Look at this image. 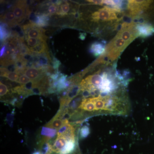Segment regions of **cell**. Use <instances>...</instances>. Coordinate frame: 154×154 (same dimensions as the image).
<instances>
[{"instance_id": "cell-1", "label": "cell", "mask_w": 154, "mask_h": 154, "mask_svg": "<svg viewBox=\"0 0 154 154\" xmlns=\"http://www.w3.org/2000/svg\"><path fill=\"white\" fill-rule=\"evenodd\" d=\"M119 9L106 6L91 14L89 17L91 22L99 24H108L119 20V16L121 13Z\"/></svg>"}, {"instance_id": "cell-2", "label": "cell", "mask_w": 154, "mask_h": 154, "mask_svg": "<svg viewBox=\"0 0 154 154\" xmlns=\"http://www.w3.org/2000/svg\"><path fill=\"white\" fill-rule=\"evenodd\" d=\"M12 11L16 17L18 25L24 21L27 17H29L31 12L25 1H19L13 7Z\"/></svg>"}, {"instance_id": "cell-3", "label": "cell", "mask_w": 154, "mask_h": 154, "mask_svg": "<svg viewBox=\"0 0 154 154\" xmlns=\"http://www.w3.org/2000/svg\"><path fill=\"white\" fill-rule=\"evenodd\" d=\"M150 1H130L128 2V9L130 14L132 17L141 14L148 8Z\"/></svg>"}, {"instance_id": "cell-4", "label": "cell", "mask_w": 154, "mask_h": 154, "mask_svg": "<svg viewBox=\"0 0 154 154\" xmlns=\"http://www.w3.org/2000/svg\"><path fill=\"white\" fill-rule=\"evenodd\" d=\"M23 75L27 76L30 80L34 82H37L47 75L44 69L37 68L35 67L26 68Z\"/></svg>"}, {"instance_id": "cell-5", "label": "cell", "mask_w": 154, "mask_h": 154, "mask_svg": "<svg viewBox=\"0 0 154 154\" xmlns=\"http://www.w3.org/2000/svg\"><path fill=\"white\" fill-rule=\"evenodd\" d=\"M138 35L142 37H147L154 33V27L149 23H143L136 25Z\"/></svg>"}, {"instance_id": "cell-6", "label": "cell", "mask_w": 154, "mask_h": 154, "mask_svg": "<svg viewBox=\"0 0 154 154\" xmlns=\"http://www.w3.org/2000/svg\"><path fill=\"white\" fill-rule=\"evenodd\" d=\"M68 119H62L61 117L57 114L45 126L53 129L57 130L60 129L65 125L69 123Z\"/></svg>"}, {"instance_id": "cell-7", "label": "cell", "mask_w": 154, "mask_h": 154, "mask_svg": "<svg viewBox=\"0 0 154 154\" xmlns=\"http://www.w3.org/2000/svg\"><path fill=\"white\" fill-rule=\"evenodd\" d=\"M1 22L7 24L10 28H14L19 25L14 12L12 11L6 12L4 16H1Z\"/></svg>"}, {"instance_id": "cell-8", "label": "cell", "mask_w": 154, "mask_h": 154, "mask_svg": "<svg viewBox=\"0 0 154 154\" xmlns=\"http://www.w3.org/2000/svg\"><path fill=\"white\" fill-rule=\"evenodd\" d=\"M69 140L63 136L57 135L56 139L54 141L53 145L52 146L53 151L59 154L61 151L66 145L67 143Z\"/></svg>"}, {"instance_id": "cell-9", "label": "cell", "mask_w": 154, "mask_h": 154, "mask_svg": "<svg viewBox=\"0 0 154 154\" xmlns=\"http://www.w3.org/2000/svg\"><path fill=\"white\" fill-rule=\"evenodd\" d=\"M105 45L98 42L92 43L90 48V52L95 57L101 55L105 52Z\"/></svg>"}, {"instance_id": "cell-10", "label": "cell", "mask_w": 154, "mask_h": 154, "mask_svg": "<svg viewBox=\"0 0 154 154\" xmlns=\"http://www.w3.org/2000/svg\"><path fill=\"white\" fill-rule=\"evenodd\" d=\"M70 9V3L67 1H62L60 5L58 6L56 15L62 17H66L68 15Z\"/></svg>"}, {"instance_id": "cell-11", "label": "cell", "mask_w": 154, "mask_h": 154, "mask_svg": "<svg viewBox=\"0 0 154 154\" xmlns=\"http://www.w3.org/2000/svg\"><path fill=\"white\" fill-rule=\"evenodd\" d=\"M77 149L76 139L69 140L66 145L59 154H70Z\"/></svg>"}, {"instance_id": "cell-12", "label": "cell", "mask_w": 154, "mask_h": 154, "mask_svg": "<svg viewBox=\"0 0 154 154\" xmlns=\"http://www.w3.org/2000/svg\"><path fill=\"white\" fill-rule=\"evenodd\" d=\"M0 32L1 41L2 42H5L12 35V32L9 30L8 25L3 22H1Z\"/></svg>"}, {"instance_id": "cell-13", "label": "cell", "mask_w": 154, "mask_h": 154, "mask_svg": "<svg viewBox=\"0 0 154 154\" xmlns=\"http://www.w3.org/2000/svg\"><path fill=\"white\" fill-rule=\"evenodd\" d=\"M29 50L35 54H43L48 52V47L45 40H43L36 47L30 48Z\"/></svg>"}, {"instance_id": "cell-14", "label": "cell", "mask_w": 154, "mask_h": 154, "mask_svg": "<svg viewBox=\"0 0 154 154\" xmlns=\"http://www.w3.org/2000/svg\"><path fill=\"white\" fill-rule=\"evenodd\" d=\"M25 44L29 49L36 47L38 45L42 42L43 41L44 39H38V38H30V37H25ZM46 41V40H45Z\"/></svg>"}, {"instance_id": "cell-15", "label": "cell", "mask_w": 154, "mask_h": 154, "mask_svg": "<svg viewBox=\"0 0 154 154\" xmlns=\"http://www.w3.org/2000/svg\"><path fill=\"white\" fill-rule=\"evenodd\" d=\"M57 133V130L51 128L43 127L41 131V134L45 137L51 138L54 137Z\"/></svg>"}, {"instance_id": "cell-16", "label": "cell", "mask_w": 154, "mask_h": 154, "mask_svg": "<svg viewBox=\"0 0 154 154\" xmlns=\"http://www.w3.org/2000/svg\"><path fill=\"white\" fill-rule=\"evenodd\" d=\"M91 133L90 128L88 125H84L80 130L79 137L80 139H84L88 137Z\"/></svg>"}, {"instance_id": "cell-17", "label": "cell", "mask_w": 154, "mask_h": 154, "mask_svg": "<svg viewBox=\"0 0 154 154\" xmlns=\"http://www.w3.org/2000/svg\"><path fill=\"white\" fill-rule=\"evenodd\" d=\"M58 6L56 4H54L51 2V4L50 5L48 6V12L45 15L49 17L55 15L57 12Z\"/></svg>"}, {"instance_id": "cell-18", "label": "cell", "mask_w": 154, "mask_h": 154, "mask_svg": "<svg viewBox=\"0 0 154 154\" xmlns=\"http://www.w3.org/2000/svg\"><path fill=\"white\" fill-rule=\"evenodd\" d=\"M19 75L16 72H9L5 78H7L12 82H17L19 78Z\"/></svg>"}, {"instance_id": "cell-19", "label": "cell", "mask_w": 154, "mask_h": 154, "mask_svg": "<svg viewBox=\"0 0 154 154\" xmlns=\"http://www.w3.org/2000/svg\"><path fill=\"white\" fill-rule=\"evenodd\" d=\"M32 80L30 79L28 77L25 75H22L20 76L17 82L21 85H25L30 82Z\"/></svg>"}, {"instance_id": "cell-20", "label": "cell", "mask_w": 154, "mask_h": 154, "mask_svg": "<svg viewBox=\"0 0 154 154\" xmlns=\"http://www.w3.org/2000/svg\"><path fill=\"white\" fill-rule=\"evenodd\" d=\"M9 93L8 88L1 82L0 83V95L1 98L4 97Z\"/></svg>"}, {"instance_id": "cell-21", "label": "cell", "mask_w": 154, "mask_h": 154, "mask_svg": "<svg viewBox=\"0 0 154 154\" xmlns=\"http://www.w3.org/2000/svg\"><path fill=\"white\" fill-rule=\"evenodd\" d=\"M52 63L53 67L54 69V70H55L56 71H57L58 69L60 66L61 64L60 62L58 60H57L56 58L53 57Z\"/></svg>"}, {"instance_id": "cell-22", "label": "cell", "mask_w": 154, "mask_h": 154, "mask_svg": "<svg viewBox=\"0 0 154 154\" xmlns=\"http://www.w3.org/2000/svg\"><path fill=\"white\" fill-rule=\"evenodd\" d=\"M7 45L5 44L3 45L2 47L1 48V51H0V57L1 58L2 57L5 55L7 51Z\"/></svg>"}, {"instance_id": "cell-23", "label": "cell", "mask_w": 154, "mask_h": 154, "mask_svg": "<svg viewBox=\"0 0 154 154\" xmlns=\"http://www.w3.org/2000/svg\"><path fill=\"white\" fill-rule=\"evenodd\" d=\"M32 154H43V153L42 152H41L40 151H36L34 152Z\"/></svg>"}]
</instances>
